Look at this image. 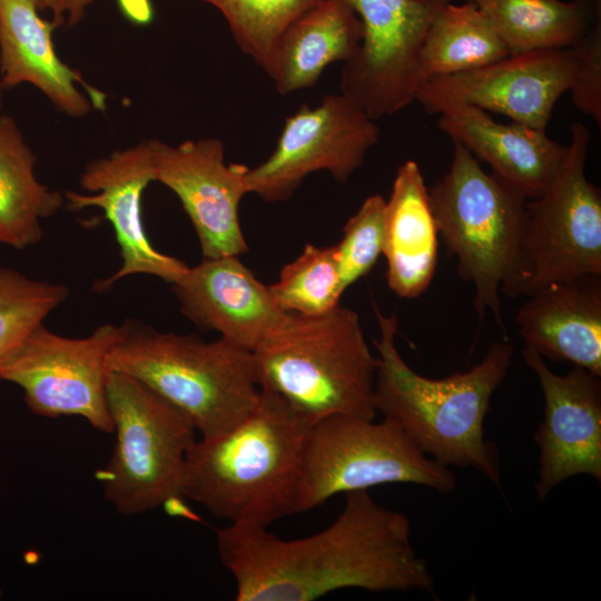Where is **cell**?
Segmentation results:
<instances>
[{
	"instance_id": "1",
	"label": "cell",
	"mask_w": 601,
	"mask_h": 601,
	"mask_svg": "<svg viewBox=\"0 0 601 601\" xmlns=\"http://www.w3.org/2000/svg\"><path fill=\"white\" fill-rule=\"evenodd\" d=\"M217 550L237 601H312L347 588L433 592L408 518L368 490L345 493L335 521L313 535L284 540L265 526L230 523L217 531Z\"/></svg>"
},
{
	"instance_id": "2",
	"label": "cell",
	"mask_w": 601,
	"mask_h": 601,
	"mask_svg": "<svg viewBox=\"0 0 601 601\" xmlns=\"http://www.w3.org/2000/svg\"><path fill=\"white\" fill-rule=\"evenodd\" d=\"M380 337L374 401L377 412L394 421L439 463L473 467L501 487L496 450L484 437V420L493 393L508 374L513 346L490 345L484 357L466 372L433 380L414 372L396 348L398 321L375 306Z\"/></svg>"
},
{
	"instance_id": "3",
	"label": "cell",
	"mask_w": 601,
	"mask_h": 601,
	"mask_svg": "<svg viewBox=\"0 0 601 601\" xmlns=\"http://www.w3.org/2000/svg\"><path fill=\"white\" fill-rule=\"evenodd\" d=\"M259 390L258 405L247 417L190 446L183 495L230 523L267 528L296 514L300 461L312 424L275 393Z\"/></svg>"
},
{
	"instance_id": "4",
	"label": "cell",
	"mask_w": 601,
	"mask_h": 601,
	"mask_svg": "<svg viewBox=\"0 0 601 601\" xmlns=\"http://www.w3.org/2000/svg\"><path fill=\"white\" fill-rule=\"evenodd\" d=\"M252 354L258 387L278 395L307 423L332 415L375 418L377 357L353 309L288 313Z\"/></svg>"
},
{
	"instance_id": "5",
	"label": "cell",
	"mask_w": 601,
	"mask_h": 601,
	"mask_svg": "<svg viewBox=\"0 0 601 601\" xmlns=\"http://www.w3.org/2000/svg\"><path fill=\"white\" fill-rule=\"evenodd\" d=\"M107 366L147 385L180 411L201 437L230 430L260 398L252 352L221 337L206 342L128 319Z\"/></svg>"
},
{
	"instance_id": "6",
	"label": "cell",
	"mask_w": 601,
	"mask_h": 601,
	"mask_svg": "<svg viewBox=\"0 0 601 601\" xmlns=\"http://www.w3.org/2000/svg\"><path fill=\"white\" fill-rule=\"evenodd\" d=\"M449 170L428 195L439 236L457 259V273L474 286L473 306L480 319L489 313L506 332L500 294L516 276L525 199L461 144L452 141Z\"/></svg>"
},
{
	"instance_id": "7",
	"label": "cell",
	"mask_w": 601,
	"mask_h": 601,
	"mask_svg": "<svg viewBox=\"0 0 601 601\" xmlns=\"http://www.w3.org/2000/svg\"><path fill=\"white\" fill-rule=\"evenodd\" d=\"M107 402L116 433L108 463L97 471L118 513L139 514L183 496L185 460L196 428L175 406L139 380L115 371Z\"/></svg>"
},
{
	"instance_id": "8",
	"label": "cell",
	"mask_w": 601,
	"mask_h": 601,
	"mask_svg": "<svg viewBox=\"0 0 601 601\" xmlns=\"http://www.w3.org/2000/svg\"><path fill=\"white\" fill-rule=\"evenodd\" d=\"M387 483L423 485L447 494L455 490L456 477L390 418L327 416L307 432L295 511L306 512L336 494Z\"/></svg>"
},
{
	"instance_id": "9",
	"label": "cell",
	"mask_w": 601,
	"mask_h": 601,
	"mask_svg": "<svg viewBox=\"0 0 601 601\" xmlns=\"http://www.w3.org/2000/svg\"><path fill=\"white\" fill-rule=\"evenodd\" d=\"M570 137L548 189L525 203L519 268L505 294L511 298L553 283L601 275V190L585 176L591 131L577 121Z\"/></svg>"
},
{
	"instance_id": "10",
	"label": "cell",
	"mask_w": 601,
	"mask_h": 601,
	"mask_svg": "<svg viewBox=\"0 0 601 601\" xmlns=\"http://www.w3.org/2000/svg\"><path fill=\"white\" fill-rule=\"evenodd\" d=\"M120 336L121 325L104 324L87 337L69 338L41 323L0 358V381L18 385L37 415L81 416L111 433L107 358Z\"/></svg>"
},
{
	"instance_id": "11",
	"label": "cell",
	"mask_w": 601,
	"mask_h": 601,
	"mask_svg": "<svg viewBox=\"0 0 601 601\" xmlns=\"http://www.w3.org/2000/svg\"><path fill=\"white\" fill-rule=\"evenodd\" d=\"M363 23V38L341 72V92L374 120L415 100L424 80L420 56L426 35L451 0H346Z\"/></svg>"
},
{
	"instance_id": "12",
	"label": "cell",
	"mask_w": 601,
	"mask_h": 601,
	"mask_svg": "<svg viewBox=\"0 0 601 601\" xmlns=\"http://www.w3.org/2000/svg\"><path fill=\"white\" fill-rule=\"evenodd\" d=\"M380 127L344 93H332L316 107L303 105L288 116L269 157L248 168L249 194L266 203L289 199L303 180L326 170L346 183L380 139Z\"/></svg>"
},
{
	"instance_id": "13",
	"label": "cell",
	"mask_w": 601,
	"mask_h": 601,
	"mask_svg": "<svg viewBox=\"0 0 601 601\" xmlns=\"http://www.w3.org/2000/svg\"><path fill=\"white\" fill-rule=\"evenodd\" d=\"M575 67L571 47L513 53L471 71L431 78L415 100L430 115L453 105H472L545 129L556 101L571 87Z\"/></svg>"
},
{
	"instance_id": "14",
	"label": "cell",
	"mask_w": 601,
	"mask_h": 601,
	"mask_svg": "<svg viewBox=\"0 0 601 601\" xmlns=\"http://www.w3.org/2000/svg\"><path fill=\"white\" fill-rule=\"evenodd\" d=\"M155 181L180 200L197 234L204 258L240 256L248 250L239 204L249 194L248 168L225 161L218 138L188 139L170 145L150 139Z\"/></svg>"
},
{
	"instance_id": "15",
	"label": "cell",
	"mask_w": 601,
	"mask_h": 601,
	"mask_svg": "<svg viewBox=\"0 0 601 601\" xmlns=\"http://www.w3.org/2000/svg\"><path fill=\"white\" fill-rule=\"evenodd\" d=\"M152 181L155 171L150 139H144L88 162L79 178V185L86 193H63L65 206L69 210L100 208L114 228L121 267L96 283L97 292H104L117 280L136 274L152 275L174 284L187 272V264L157 250L145 231L141 198Z\"/></svg>"
},
{
	"instance_id": "16",
	"label": "cell",
	"mask_w": 601,
	"mask_h": 601,
	"mask_svg": "<svg viewBox=\"0 0 601 601\" xmlns=\"http://www.w3.org/2000/svg\"><path fill=\"white\" fill-rule=\"evenodd\" d=\"M522 356L535 373L544 397V416L534 441L540 449L536 496L544 501L574 475L601 481V376L580 366L564 375L552 372L543 357L524 346Z\"/></svg>"
},
{
	"instance_id": "17",
	"label": "cell",
	"mask_w": 601,
	"mask_h": 601,
	"mask_svg": "<svg viewBox=\"0 0 601 601\" xmlns=\"http://www.w3.org/2000/svg\"><path fill=\"white\" fill-rule=\"evenodd\" d=\"M171 285L187 318L249 352L257 349L288 314L239 256L204 258Z\"/></svg>"
},
{
	"instance_id": "18",
	"label": "cell",
	"mask_w": 601,
	"mask_h": 601,
	"mask_svg": "<svg viewBox=\"0 0 601 601\" xmlns=\"http://www.w3.org/2000/svg\"><path fill=\"white\" fill-rule=\"evenodd\" d=\"M38 11L29 0H0V81L4 90L30 85L71 118L105 110L107 95L59 58L52 39L57 26Z\"/></svg>"
},
{
	"instance_id": "19",
	"label": "cell",
	"mask_w": 601,
	"mask_h": 601,
	"mask_svg": "<svg viewBox=\"0 0 601 601\" xmlns=\"http://www.w3.org/2000/svg\"><path fill=\"white\" fill-rule=\"evenodd\" d=\"M437 126L525 199L548 189L566 154V145L551 139L545 129L500 124L472 105L444 108Z\"/></svg>"
},
{
	"instance_id": "20",
	"label": "cell",
	"mask_w": 601,
	"mask_h": 601,
	"mask_svg": "<svg viewBox=\"0 0 601 601\" xmlns=\"http://www.w3.org/2000/svg\"><path fill=\"white\" fill-rule=\"evenodd\" d=\"M515 316L524 346L601 376V275L550 284Z\"/></svg>"
},
{
	"instance_id": "21",
	"label": "cell",
	"mask_w": 601,
	"mask_h": 601,
	"mask_svg": "<svg viewBox=\"0 0 601 601\" xmlns=\"http://www.w3.org/2000/svg\"><path fill=\"white\" fill-rule=\"evenodd\" d=\"M439 231L428 187L414 160L398 166L385 203L383 255L386 279L397 296L412 299L431 285L439 257Z\"/></svg>"
},
{
	"instance_id": "22",
	"label": "cell",
	"mask_w": 601,
	"mask_h": 601,
	"mask_svg": "<svg viewBox=\"0 0 601 601\" xmlns=\"http://www.w3.org/2000/svg\"><path fill=\"white\" fill-rule=\"evenodd\" d=\"M363 38V23L346 0H321L280 38L272 80L285 96L314 87L324 69L348 61Z\"/></svg>"
},
{
	"instance_id": "23",
	"label": "cell",
	"mask_w": 601,
	"mask_h": 601,
	"mask_svg": "<svg viewBox=\"0 0 601 601\" xmlns=\"http://www.w3.org/2000/svg\"><path fill=\"white\" fill-rule=\"evenodd\" d=\"M37 156L10 115L0 112V244L23 249L41 240V220L65 206L63 193L40 183Z\"/></svg>"
},
{
	"instance_id": "24",
	"label": "cell",
	"mask_w": 601,
	"mask_h": 601,
	"mask_svg": "<svg viewBox=\"0 0 601 601\" xmlns=\"http://www.w3.org/2000/svg\"><path fill=\"white\" fill-rule=\"evenodd\" d=\"M494 27L509 53L569 48L601 18L598 0H465Z\"/></svg>"
},
{
	"instance_id": "25",
	"label": "cell",
	"mask_w": 601,
	"mask_h": 601,
	"mask_svg": "<svg viewBox=\"0 0 601 601\" xmlns=\"http://www.w3.org/2000/svg\"><path fill=\"white\" fill-rule=\"evenodd\" d=\"M509 55L505 43L480 9L471 2L454 4L451 1L426 35L420 67L425 82L435 77L471 71Z\"/></svg>"
},
{
	"instance_id": "26",
	"label": "cell",
	"mask_w": 601,
	"mask_h": 601,
	"mask_svg": "<svg viewBox=\"0 0 601 601\" xmlns=\"http://www.w3.org/2000/svg\"><path fill=\"white\" fill-rule=\"evenodd\" d=\"M215 7L240 50L272 79L280 38L321 0H195Z\"/></svg>"
},
{
	"instance_id": "27",
	"label": "cell",
	"mask_w": 601,
	"mask_h": 601,
	"mask_svg": "<svg viewBox=\"0 0 601 601\" xmlns=\"http://www.w3.org/2000/svg\"><path fill=\"white\" fill-rule=\"evenodd\" d=\"M268 287L276 304L287 313L318 315L338 306L344 290L335 247L307 244Z\"/></svg>"
},
{
	"instance_id": "28",
	"label": "cell",
	"mask_w": 601,
	"mask_h": 601,
	"mask_svg": "<svg viewBox=\"0 0 601 601\" xmlns=\"http://www.w3.org/2000/svg\"><path fill=\"white\" fill-rule=\"evenodd\" d=\"M69 295L59 283L0 267V358Z\"/></svg>"
},
{
	"instance_id": "29",
	"label": "cell",
	"mask_w": 601,
	"mask_h": 601,
	"mask_svg": "<svg viewBox=\"0 0 601 601\" xmlns=\"http://www.w3.org/2000/svg\"><path fill=\"white\" fill-rule=\"evenodd\" d=\"M385 203L381 195L365 198L344 225L342 240L334 245L344 292L367 275L383 254Z\"/></svg>"
},
{
	"instance_id": "30",
	"label": "cell",
	"mask_w": 601,
	"mask_h": 601,
	"mask_svg": "<svg viewBox=\"0 0 601 601\" xmlns=\"http://www.w3.org/2000/svg\"><path fill=\"white\" fill-rule=\"evenodd\" d=\"M577 67L569 91L577 109L601 127V18L573 46Z\"/></svg>"
},
{
	"instance_id": "31",
	"label": "cell",
	"mask_w": 601,
	"mask_h": 601,
	"mask_svg": "<svg viewBox=\"0 0 601 601\" xmlns=\"http://www.w3.org/2000/svg\"><path fill=\"white\" fill-rule=\"evenodd\" d=\"M91 3V0H51L50 11L53 16L52 21L56 26H59L65 21V17L67 16V23L75 26L81 20Z\"/></svg>"
},
{
	"instance_id": "32",
	"label": "cell",
	"mask_w": 601,
	"mask_h": 601,
	"mask_svg": "<svg viewBox=\"0 0 601 601\" xmlns=\"http://www.w3.org/2000/svg\"><path fill=\"white\" fill-rule=\"evenodd\" d=\"M31 1L39 10L48 9L50 10L51 0H29Z\"/></svg>"
},
{
	"instance_id": "33",
	"label": "cell",
	"mask_w": 601,
	"mask_h": 601,
	"mask_svg": "<svg viewBox=\"0 0 601 601\" xmlns=\"http://www.w3.org/2000/svg\"><path fill=\"white\" fill-rule=\"evenodd\" d=\"M4 88L2 87L1 85V81H0V112H1V109H2V102H3V95H4Z\"/></svg>"
},
{
	"instance_id": "34",
	"label": "cell",
	"mask_w": 601,
	"mask_h": 601,
	"mask_svg": "<svg viewBox=\"0 0 601 601\" xmlns=\"http://www.w3.org/2000/svg\"><path fill=\"white\" fill-rule=\"evenodd\" d=\"M2 597V590L0 589V598Z\"/></svg>"
},
{
	"instance_id": "35",
	"label": "cell",
	"mask_w": 601,
	"mask_h": 601,
	"mask_svg": "<svg viewBox=\"0 0 601 601\" xmlns=\"http://www.w3.org/2000/svg\"><path fill=\"white\" fill-rule=\"evenodd\" d=\"M598 1H601V0H598Z\"/></svg>"
},
{
	"instance_id": "36",
	"label": "cell",
	"mask_w": 601,
	"mask_h": 601,
	"mask_svg": "<svg viewBox=\"0 0 601 601\" xmlns=\"http://www.w3.org/2000/svg\"><path fill=\"white\" fill-rule=\"evenodd\" d=\"M91 1H93V0H91Z\"/></svg>"
}]
</instances>
